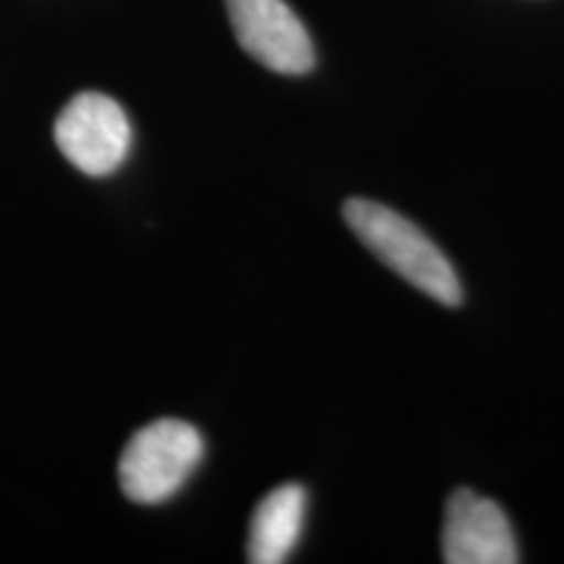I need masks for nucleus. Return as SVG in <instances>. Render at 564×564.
Masks as SVG:
<instances>
[{"label": "nucleus", "instance_id": "5", "mask_svg": "<svg viewBox=\"0 0 564 564\" xmlns=\"http://www.w3.org/2000/svg\"><path fill=\"white\" fill-rule=\"evenodd\" d=\"M442 556L447 564H514L520 560L502 507L470 489H457L447 499Z\"/></svg>", "mask_w": 564, "mask_h": 564}, {"label": "nucleus", "instance_id": "3", "mask_svg": "<svg viewBox=\"0 0 564 564\" xmlns=\"http://www.w3.org/2000/svg\"><path fill=\"white\" fill-rule=\"evenodd\" d=\"M55 144L76 171L105 178L126 162L131 123L126 110L102 91H82L70 100L53 129Z\"/></svg>", "mask_w": 564, "mask_h": 564}, {"label": "nucleus", "instance_id": "2", "mask_svg": "<svg viewBox=\"0 0 564 564\" xmlns=\"http://www.w3.org/2000/svg\"><path fill=\"white\" fill-rule=\"evenodd\" d=\"M204 457V440L192 423L160 419L141 426L123 447L118 481L131 502L160 505L192 478Z\"/></svg>", "mask_w": 564, "mask_h": 564}, {"label": "nucleus", "instance_id": "4", "mask_svg": "<svg viewBox=\"0 0 564 564\" xmlns=\"http://www.w3.org/2000/svg\"><path fill=\"white\" fill-rule=\"evenodd\" d=\"M236 40L251 58L285 76L314 68V45L285 0H225Z\"/></svg>", "mask_w": 564, "mask_h": 564}, {"label": "nucleus", "instance_id": "1", "mask_svg": "<svg viewBox=\"0 0 564 564\" xmlns=\"http://www.w3.org/2000/svg\"><path fill=\"white\" fill-rule=\"evenodd\" d=\"M343 217L373 257L382 259L392 272H398L429 299L444 306H457L463 301V285L455 267L440 251V246L408 217L371 199H348Z\"/></svg>", "mask_w": 564, "mask_h": 564}, {"label": "nucleus", "instance_id": "6", "mask_svg": "<svg viewBox=\"0 0 564 564\" xmlns=\"http://www.w3.org/2000/svg\"><path fill=\"white\" fill-rule=\"evenodd\" d=\"M306 520V489L285 484L272 489L253 510L246 556L251 564H280L299 544Z\"/></svg>", "mask_w": 564, "mask_h": 564}]
</instances>
